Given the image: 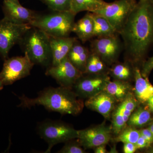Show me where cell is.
I'll return each instance as SVG.
<instances>
[{"mask_svg":"<svg viewBox=\"0 0 153 153\" xmlns=\"http://www.w3.org/2000/svg\"><path fill=\"white\" fill-rule=\"evenodd\" d=\"M90 47L91 52L98 55L108 65L116 63L123 50V43L117 33L97 38L91 41Z\"/></svg>","mask_w":153,"mask_h":153,"instance_id":"obj_7","label":"cell"},{"mask_svg":"<svg viewBox=\"0 0 153 153\" xmlns=\"http://www.w3.org/2000/svg\"><path fill=\"white\" fill-rule=\"evenodd\" d=\"M2 10L5 19L19 25L31 26L39 14L36 11L26 8L21 4L6 1H4Z\"/></svg>","mask_w":153,"mask_h":153,"instance_id":"obj_13","label":"cell"},{"mask_svg":"<svg viewBox=\"0 0 153 153\" xmlns=\"http://www.w3.org/2000/svg\"><path fill=\"white\" fill-rule=\"evenodd\" d=\"M93 31L92 13L88 12L82 19L75 23L72 32L76 34L82 43H84L93 38Z\"/></svg>","mask_w":153,"mask_h":153,"instance_id":"obj_18","label":"cell"},{"mask_svg":"<svg viewBox=\"0 0 153 153\" xmlns=\"http://www.w3.org/2000/svg\"><path fill=\"white\" fill-rule=\"evenodd\" d=\"M105 3L103 0H71V12L75 15L83 11L94 13Z\"/></svg>","mask_w":153,"mask_h":153,"instance_id":"obj_21","label":"cell"},{"mask_svg":"<svg viewBox=\"0 0 153 153\" xmlns=\"http://www.w3.org/2000/svg\"><path fill=\"white\" fill-rule=\"evenodd\" d=\"M90 52L89 49L83 46L76 39L68 52L67 57L78 70L84 74Z\"/></svg>","mask_w":153,"mask_h":153,"instance_id":"obj_16","label":"cell"},{"mask_svg":"<svg viewBox=\"0 0 153 153\" xmlns=\"http://www.w3.org/2000/svg\"><path fill=\"white\" fill-rule=\"evenodd\" d=\"M35 64L49 67L52 62L50 36L39 28L32 26L19 44Z\"/></svg>","mask_w":153,"mask_h":153,"instance_id":"obj_3","label":"cell"},{"mask_svg":"<svg viewBox=\"0 0 153 153\" xmlns=\"http://www.w3.org/2000/svg\"><path fill=\"white\" fill-rule=\"evenodd\" d=\"M148 128L152 132V133L153 134V122L150 125Z\"/></svg>","mask_w":153,"mask_h":153,"instance_id":"obj_37","label":"cell"},{"mask_svg":"<svg viewBox=\"0 0 153 153\" xmlns=\"http://www.w3.org/2000/svg\"><path fill=\"white\" fill-rule=\"evenodd\" d=\"M130 85L126 81L115 79L110 80L104 91L112 96L116 101H123L129 94Z\"/></svg>","mask_w":153,"mask_h":153,"instance_id":"obj_19","label":"cell"},{"mask_svg":"<svg viewBox=\"0 0 153 153\" xmlns=\"http://www.w3.org/2000/svg\"><path fill=\"white\" fill-rule=\"evenodd\" d=\"M76 15L71 11H53L38 14L31 26L39 28L50 37H69L75 24Z\"/></svg>","mask_w":153,"mask_h":153,"instance_id":"obj_4","label":"cell"},{"mask_svg":"<svg viewBox=\"0 0 153 153\" xmlns=\"http://www.w3.org/2000/svg\"><path fill=\"white\" fill-rule=\"evenodd\" d=\"M91 13L94 21V37L111 36L117 33L105 17L99 14Z\"/></svg>","mask_w":153,"mask_h":153,"instance_id":"obj_20","label":"cell"},{"mask_svg":"<svg viewBox=\"0 0 153 153\" xmlns=\"http://www.w3.org/2000/svg\"><path fill=\"white\" fill-rule=\"evenodd\" d=\"M137 3L136 0H117L113 2H105L94 13L105 17L118 34Z\"/></svg>","mask_w":153,"mask_h":153,"instance_id":"obj_6","label":"cell"},{"mask_svg":"<svg viewBox=\"0 0 153 153\" xmlns=\"http://www.w3.org/2000/svg\"><path fill=\"white\" fill-rule=\"evenodd\" d=\"M152 4L153 5V0H152Z\"/></svg>","mask_w":153,"mask_h":153,"instance_id":"obj_39","label":"cell"},{"mask_svg":"<svg viewBox=\"0 0 153 153\" xmlns=\"http://www.w3.org/2000/svg\"><path fill=\"white\" fill-rule=\"evenodd\" d=\"M134 78L135 96L141 102H147L153 96V85L149 81L148 77L143 76L138 67H134Z\"/></svg>","mask_w":153,"mask_h":153,"instance_id":"obj_17","label":"cell"},{"mask_svg":"<svg viewBox=\"0 0 153 153\" xmlns=\"http://www.w3.org/2000/svg\"><path fill=\"white\" fill-rule=\"evenodd\" d=\"M106 64L95 53L91 52L86 63L84 74H99L107 73Z\"/></svg>","mask_w":153,"mask_h":153,"instance_id":"obj_23","label":"cell"},{"mask_svg":"<svg viewBox=\"0 0 153 153\" xmlns=\"http://www.w3.org/2000/svg\"><path fill=\"white\" fill-rule=\"evenodd\" d=\"M153 69V56L147 61H145L142 65V69L141 71L142 75L144 77H148L151 71Z\"/></svg>","mask_w":153,"mask_h":153,"instance_id":"obj_30","label":"cell"},{"mask_svg":"<svg viewBox=\"0 0 153 153\" xmlns=\"http://www.w3.org/2000/svg\"><path fill=\"white\" fill-rule=\"evenodd\" d=\"M83 74L76 81L73 87L78 97L88 98L104 90L110 80L107 73Z\"/></svg>","mask_w":153,"mask_h":153,"instance_id":"obj_10","label":"cell"},{"mask_svg":"<svg viewBox=\"0 0 153 153\" xmlns=\"http://www.w3.org/2000/svg\"><path fill=\"white\" fill-rule=\"evenodd\" d=\"M45 74L55 79L60 86L71 88L83 73L71 63L67 56L56 66L48 67Z\"/></svg>","mask_w":153,"mask_h":153,"instance_id":"obj_11","label":"cell"},{"mask_svg":"<svg viewBox=\"0 0 153 153\" xmlns=\"http://www.w3.org/2000/svg\"><path fill=\"white\" fill-rule=\"evenodd\" d=\"M35 64L28 55L8 58L4 60L0 78L4 85H11L17 80L30 75Z\"/></svg>","mask_w":153,"mask_h":153,"instance_id":"obj_8","label":"cell"},{"mask_svg":"<svg viewBox=\"0 0 153 153\" xmlns=\"http://www.w3.org/2000/svg\"><path fill=\"white\" fill-rule=\"evenodd\" d=\"M31 27L30 25L14 24L4 18L0 20V57L3 60L8 58L9 52L12 47L19 44Z\"/></svg>","mask_w":153,"mask_h":153,"instance_id":"obj_9","label":"cell"},{"mask_svg":"<svg viewBox=\"0 0 153 153\" xmlns=\"http://www.w3.org/2000/svg\"><path fill=\"white\" fill-rule=\"evenodd\" d=\"M3 86H4V84H3L1 78H0V90H2L3 88Z\"/></svg>","mask_w":153,"mask_h":153,"instance_id":"obj_38","label":"cell"},{"mask_svg":"<svg viewBox=\"0 0 153 153\" xmlns=\"http://www.w3.org/2000/svg\"><path fill=\"white\" fill-rule=\"evenodd\" d=\"M118 34L123 40L126 62L134 67L143 65L153 45L152 0H139Z\"/></svg>","mask_w":153,"mask_h":153,"instance_id":"obj_1","label":"cell"},{"mask_svg":"<svg viewBox=\"0 0 153 153\" xmlns=\"http://www.w3.org/2000/svg\"><path fill=\"white\" fill-rule=\"evenodd\" d=\"M105 145H100L96 147L94 152L95 153H106Z\"/></svg>","mask_w":153,"mask_h":153,"instance_id":"obj_34","label":"cell"},{"mask_svg":"<svg viewBox=\"0 0 153 153\" xmlns=\"http://www.w3.org/2000/svg\"><path fill=\"white\" fill-rule=\"evenodd\" d=\"M150 144H151L147 140L145 139L141 135L135 144L137 149L148 147Z\"/></svg>","mask_w":153,"mask_h":153,"instance_id":"obj_33","label":"cell"},{"mask_svg":"<svg viewBox=\"0 0 153 153\" xmlns=\"http://www.w3.org/2000/svg\"><path fill=\"white\" fill-rule=\"evenodd\" d=\"M126 123L122 114L120 105L118 107L113 115L112 129L115 134H119L125 127Z\"/></svg>","mask_w":153,"mask_h":153,"instance_id":"obj_27","label":"cell"},{"mask_svg":"<svg viewBox=\"0 0 153 153\" xmlns=\"http://www.w3.org/2000/svg\"><path fill=\"white\" fill-rule=\"evenodd\" d=\"M147 102L149 109L153 112V96L149 99Z\"/></svg>","mask_w":153,"mask_h":153,"instance_id":"obj_35","label":"cell"},{"mask_svg":"<svg viewBox=\"0 0 153 153\" xmlns=\"http://www.w3.org/2000/svg\"><path fill=\"white\" fill-rule=\"evenodd\" d=\"M71 140L66 142L60 151L57 152L58 153H84L85 151L82 149V146L79 142H71Z\"/></svg>","mask_w":153,"mask_h":153,"instance_id":"obj_28","label":"cell"},{"mask_svg":"<svg viewBox=\"0 0 153 153\" xmlns=\"http://www.w3.org/2000/svg\"><path fill=\"white\" fill-rule=\"evenodd\" d=\"M137 149L135 144L130 143H124L123 152L125 153H133Z\"/></svg>","mask_w":153,"mask_h":153,"instance_id":"obj_32","label":"cell"},{"mask_svg":"<svg viewBox=\"0 0 153 153\" xmlns=\"http://www.w3.org/2000/svg\"><path fill=\"white\" fill-rule=\"evenodd\" d=\"M76 38L73 37H52L50 36L52 55L51 66H55L67 57Z\"/></svg>","mask_w":153,"mask_h":153,"instance_id":"obj_15","label":"cell"},{"mask_svg":"<svg viewBox=\"0 0 153 153\" xmlns=\"http://www.w3.org/2000/svg\"><path fill=\"white\" fill-rule=\"evenodd\" d=\"M4 1H6L12 2L16 3L17 4H20L19 0H4Z\"/></svg>","mask_w":153,"mask_h":153,"instance_id":"obj_36","label":"cell"},{"mask_svg":"<svg viewBox=\"0 0 153 153\" xmlns=\"http://www.w3.org/2000/svg\"><path fill=\"white\" fill-rule=\"evenodd\" d=\"M51 10L66 12L71 11V0H40Z\"/></svg>","mask_w":153,"mask_h":153,"instance_id":"obj_26","label":"cell"},{"mask_svg":"<svg viewBox=\"0 0 153 153\" xmlns=\"http://www.w3.org/2000/svg\"><path fill=\"white\" fill-rule=\"evenodd\" d=\"M78 141L84 149L106 145L111 138V129L104 124L78 131Z\"/></svg>","mask_w":153,"mask_h":153,"instance_id":"obj_12","label":"cell"},{"mask_svg":"<svg viewBox=\"0 0 153 153\" xmlns=\"http://www.w3.org/2000/svg\"><path fill=\"white\" fill-rule=\"evenodd\" d=\"M121 104L124 109L131 114L137 107V102L135 98L129 94L128 95L123 101Z\"/></svg>","mask_w":153,"mask_h":153,"instance_id":"obj_29","label":"cell"},{"mask_svg":"<svg viewBox=\"0 0 153 153\" xmlns=\"http://www.w3.org/2000/svg\"><path fill=\"white\" fill-rule=\"evenodd\" d=\"M38 131L41 137L48 143L46 153H50L57 144L66 143L78 137V131L58 120L44 121L38 125Z\"/></svg>","mask_w":153,"mask_h":153,"instance_id":"obj_5","label":"cell"},{"mask_svg":"<svg viewBox=\"0 0 153 153\" xmlns=\"http://www.w3.org/2000/svg\"><path fill=\"white\" fill-rule=\"evenodd\" d=\"M78 97L71 88L61 86L49 87L40 91L36 98H30L24 95L20 97L21 102L18 106L30 108L41 105L50 111L76 115L82 112L84 105Z\"/></svg>","mask_w":153,"mask_h":153,"instance_id":"obj_2","label":"cell"},{"mask_svg":"<svg viewBox=\"0 0 153 153\" xmlns=\"http://www.w3.org/2000/svg\"><path fill=\"white\" fill-rule=\"evenodd\" d=\"M109 71L110 74L115 79L126 81L132 76H134V67L128 62L115 63Z\"/></svg>","mask_w":153,"mask_h":153,"instance_id":"obj_22","label":"cell"},{"mask_svg":"<svg viewBox=\"0 0 153 153\" xmlns=\"http://www.w3.org/2000/svg\"><path fill=\"white\" fill-rule=\"evenodd\" d=\"M141 135L140 131L134 128H128L123 130L116 138L117 142L124 143H136Z\"/></svg>","mask_w":153,"mask_h":153,"instance_id":"obj_25","label":"cell"},{"mask_svg":"<svg viewBox=\"0 0 153 153\" xmlns=\"http://www.w3.org/2000/svg\"><path fill=\"white\" fill-rule=\"evenodd\" d=\"M151 119L150 111L141 107L133 113L127 123L133 127H141L149 123Z\"/></svg>","mask_w":153,"mask_h":153,"instance_id":"obj_24","label":"cell"},{"mask_svg":"<svg viewBox=\"0 0 153 153\" xmlns=\"http://www.w3.org/2000/svg\"><path fill=\"white\" fill-rule=\"evenodd\" d=\"M116 100L113 97L103 90L95 95L88 98L85 106L108 118L114 108Z\"/></svg>","mask_w":153,"mask_h":153,"instance_id":"obj_14","label":"cell"},{"mask_svg":"<svg viewBox=\"0 0 153 153\" xmlns=\"http://www.w3.org/2000/svg\"><path fill=\"white\" fill-rule=\"evenodd\" d=\"M141 136L147 140L150 143H153V134L149 128L142 129L140 130Z\"/></svg>","mask_w":153,"mask_h":153,"instance_id":"obj_31","label":"cell"}]
</instances>
